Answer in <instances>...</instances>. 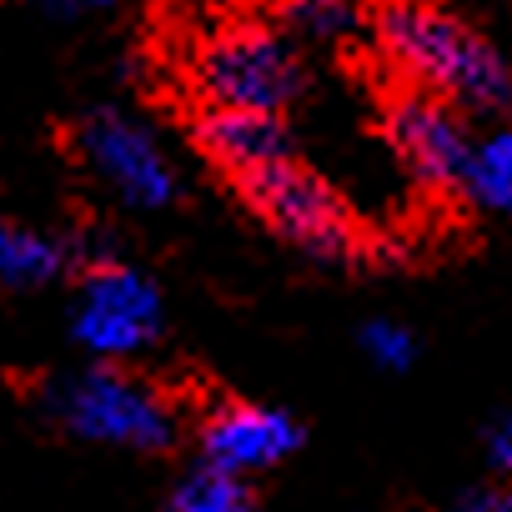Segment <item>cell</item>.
Here are the masks:
<instances>
[{
	"label": "cell",
	"instance_id": "1",
	"mask_svg": "<svg viewBox=\"0 0 512 512\" xmlns=\"http://www.w3.org/2000/svg\"><path fill=\"white\" fill-rule=\"evenodd\" d=\"M372 36L412 91H432L457 111H502L512 101V71L497 46L442 6L387 0L372 16Z\"/></svg>",
	"mask_w": 512,
	"mask_h": 512
},
{
	"label": "cell",
	"instance_id": "2",
	"mask_svg": "<svg viewBox=\"0 0 512 512\" xmlns=\"http://www.w3.org/2000/svg\"><path fill=\"white\" fill-rule=\"evenodd\" d=\"M51 412L71 437L96 447L166 452L176 442V407L126 362H96L86 372H71L51 392Z\"/></svg>",
	"mask_w": 512,
	"mask_h": 512
},
{
	"label": "cell",
	"instance_id": "3",
	"mask_svg": "<svg viewBox=\"0 0 512 512\" xmlns=\"http://www.w3.org/2000/svg\"><path fill=\"white\" fill-rule=\"evenodd\" d=\"M231 181L246 196V206L262 216L287 246L312 256V262L347 267V262H357V256H367V236L357 231L342 196L317 171H307L297 156L267 161V166L241 171Z\"/></svg>",
	"mask_w": 512,
	"mask_h": 512
},
{
	"label": "cell",
	"instance_id": "4",
	"mask_svg": "<svg viewBox=\"0 0 512 512\" xmlns=\"http://www.w3.org/2000/svg\"><path fill=\"white\" fill-rule=\"evenodd\" d=\"M196 91L206 106L282 116L302 96V61L272 26H226L196 51Z\"/></svg>",
	"mask_w": 512,
	"mask_h": 512
},
{
	"label": "cell",
	"instance_id": "5",
	"mask_svg": "<svg viewBox=\"0 0 512 512\" xmlns=\"http://www.w3.org/2000/svg\"><path fill=\"white\" fill-rule=\"evenodd\" d=\"M161 292L126 262H91L71 302V337L96 362H131L161 337Z\"/></svg>",
	"mask_w": 512,
	"mask_h": 512
},
{
	"label": "cell",
	"instance_id": "6",
	"mask_svg": "<svg viewBox=\"0 0 512 512\" xmlns=\"http://www.w3.org/2000/svg\"><path fill=\"white\" fill-rule=\"evenodd\" d=\"M76 146L86 166L101 176V186L136 211H166L181 196L176 161L151 136V126H141L126 111H91L76 126Z\"/></svg>",
	"mask_w": 512,
	"mask_h": 512
},
{
	"label": "cell",
	"instance_id": "7",
	"mask_svg": "<svg viewBox=\"0 0 512 512\" xmlns=\"http://www.w3.org/2000/svg\"><path fill=\"white\" fill-rule=\"evenodd\" d=\"M387 141L422 191L462 196L467 161H472V131L452 101L432 91H407L402 101L387 106Z\"/></svg>",
	"mask_w": 512,
	"mask_h": 512
},
{
	"label": "cell",
	"instance_id": "8",
	"mask_svg": "<svg viewBox=\"0 0 512 512\" xmlns=\"http://www.w3.org/2000/svg\"><path fill=\"white\" fill-rule=\"evenodd\" d=\"M297 447H302V422L267 402H221L201 422V462H216L241 477L282 467Z\"/></svg>",
	"mask_w": 512,
	"mask_h": 512
},
{
	"label": "cell",
	"instance_id": "9",
	"mask_svg": "<svg viewBox=\"0 0 512 512\" xmlns=\"http://www.w3.org/2000/svg\"><path fill=\"white\" fill-rule=\"evenodd\" d=\"M196 146L226 171V176H241V171H256L267 161H282L292 156V131L277 111H231V106H211L201 121H196Z\"/></svg>",
	"mask_w": 512,
	"mask_h": 512
},
{
	"label": "cell",
	"instance_id": "10",
	"mask_svg": "<svg viewBox=\"0 0 512 512\" xmlns=\"http://www.w3.org/2000/svg\"><path fill=\"white\" fill-rule=\"evenodd\" d=\"M66 262H71L66 241L16 226V221H0V287H46L66 272Z\"/></svg>",
	"mask_w": 512,
	"mask_h": 512
},
{
	"label": "cell",
	"instance_id": "11",
	"mask_svg": "<svg viewBox=\"0 0 512 512\" xmlns=\"http://www.w3.org/2000/svg\"><path fill=\"white\" fill-rule=\"evenodd\" d=\"M282 26L307 46H347L372 26L367 0H282Z\"/></svg>",
	"mask_w": 512,
	"mask_h": 512
},
{
	"label": "cell",
	"instance_id": "12",
	"mask_svg": "<svg viewBox=\"0 0 512 512\" xmlns=\"http://www.w3.org/2000/svg\"><path fill=\"white\" fill-rule=\"evenodd\" d=\"M462 196L477 201L482 211L512 216V126H492L487 136L472 141Z\"/></svg>",
	"mask_w": 512,
	"mask_h": 512
},
{
	"label": "cell",
	"instance_id": "13",
	"mask_svg": "<svg viewBox=\"0 0 512 512\" xmlns=\"http://www.w3.org/2000/svg\"><path fill=\"white\" fill-rule=\"evenodd\" d=\"M166 512H256L251 477L226 472L216 462H196L166 497Z\"/></svg>",
	"mask_w": 512,
	"mask_h": 512
},
{
	"label": "cell",
	"instance_id": "14",
	"mask_svg": "<svg viewBox=\"0 0 512 512\" xmlns=\"http://www.w3.org/2000/svg\"><path fill=\"white\" fill-rule=\"evenodd\" d=\"M362 352H367V362L382 367V372H407V367L417 362V337H412L402 322L377 317V322L362 327Z\"/></svg>",
	"mask_w": 512,
	"mask_h": 512
},
{
	"label": "cell",
	"instance_id": "15",
	"mask_svg": "<svg viewBox=\"0 0 512 512\" xmlns=\"http://www.w3.org/2000/svg\"><path fill=\"white\" fill-rule=\"evenodd\" d=\"M487 457H492V467L512 482V417H507V422H497V427L487 432Z\"/></svg>",
	"mask_w": 512,
	"mask_h": 512
},
{
	"label": "cell",
	"instance_id": "16",
	"mask_svg": "<svg viewBox=\"0 0 512 512\" xmlns=\"http://www.w3.org/2000/svg\"><path fill=\"white\" fill-rule=\"evenodd\" d=\"M26 6H36V11H46V16H66V21H76V16H96V11H106L111 0H26Z\"/></svg>",
	"mask_w": 512,
	"mask_h": 512
},
{
	"label": "cell",
	"instance_id": "17",
	"mask_svg": "<svg viewBox=\"0 0 512 512\" xmlns=\"http://www.w3.org/2000/svg\"><path fill=\"white\" fill-rule=\"evenodd\" d=\"M462 512H512V482L497 487V492H472L462 502Z\"/></svg>",
	"mask_w": 512,
	"mask_h": 512
}]
</instances>
